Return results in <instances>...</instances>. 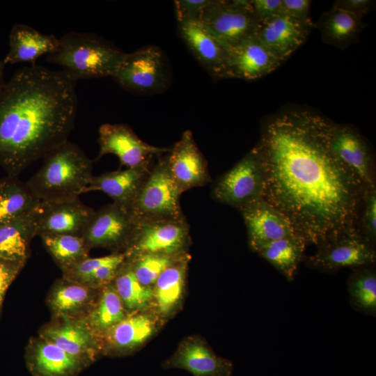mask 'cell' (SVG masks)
<instances>
[{
    "instance_id": "32",
    "label": "cell",
    "mask_w": 376,
    "mask_h": 376,
    "mask_svg": "<svg viewBox=\"0 0 376 376\" xmlns=\"http://www.w3.org/2000/svg\"><path fill=\"white\" fill-rule=\"evenodd\" d=\"M127 314L111 282L101 288L95 305L84 320L101 337L107 330L123 320Z\"/></svg>"
},
{
    "instance_id": "12",
    "label": "cell",
    "mask_w": 376,
    "mask_h": 376,
    "mask_svg": "<svg viewBox=\"0 0 376 376\" xmlns=\"http://www.w3.org/2000/svg\"><path fill=\"white\" fill-rule=\"evenodd\" d=\"M100 150L97 159L112 154L120 166L134 167L168 153L171 148L157 147L142 141L127 124L104 123L98 130Z\"/></svg>"
},
{
    "instance_id": "27",
    "label": "cell",
    "mask_w": 376,
    "mask_h": 376,
    "mask_svg": "<svg viewBox=\"0 0 376 376\" xmlns=\"http://www.w3.org/2000/svg\"><path fill=\"white\" fill-rule=\"evenodd\" d=\"M190 256L188 253L166 268L152 286L153 302L160 317L175 312L182 299Z\"/></svg>"
},
{
    "instance_id": "22",
    "label": "cell",
    "mask_w": 376,
    "mask_h": 376,
    "mask_svg": "<svg viewBox=\"0 0 376 376\" xmlns=\"http://www.w3.org/2000/svg\"><path fill=\"white\" fill-rule=\"evenodd\" d=\"M314 25L283 15L261 23L256 36L283 63L305 42Z\"/></svg>"
},
{
    "instance_id": "17",
    "label": "cell",
    "mask_w": 376,
    "mask_h": 376,
    "mask_svg": "<svg viewBox=\"0 0 376 376\" xmlns=\"http://www.w3.org/2000/svg\"><path fill=\"white\" fill-rule=\"evenodd\" d=\"M24 359L32 376H77L91 365L38 334L29 339Z\"/></svg>"
},
{
    "instance_id": "30",
    "label": "cell",
    "mask_w": 376,
    "mask_h": 376,
    "mask_svg": "<svg viewBox=\"0 0 376 376\" xmlns=\"http://www.w3.org/2000/svg\"><path fill=\"white\" fill-rule=\"evenodd\" d=\"M33 212L0 225V257L26 263L37 235Z\"/></svg>"
},
{
    "instance_id": "13",
    "label": "cell",
    "mask_w": 376,
    "mask_h": 376,
    "mask_svg": "<svg viewBox=\"0 0 376 376\" xmlns=\"http://www.w3.org/2000/svg\"><path fill=\"white\" fill-rule=\"evenodd\" d=\"M95 210L79 197L60 201H40L33 213L36 235L81 236Z\"/></svg>"
},
{
    "instance_id": "35",
    "label": "cell",
    "mask_w": 376,
    "mask_h": 376,
    "mask_svg": "<svg viewBox=\"0 0 376 376\" xmlns=\"http://www.w3.org/2000/svg\"><path fill=\"white\" fill-rule=\"evenodd\" d=\"M185 253H148L125 259L139 281L145 286L152 287L159 275Z\"/></svg>"
},
{
    "instance_id": "25",
    "label": "cell",
    "mask_w": 376,
    "mask_h": 376,
    "mask_svg": "<svg viewBox=\"0 0 376 376\" xmlns=\"http://www.w3.org/2000/svg\"><path fill=\"white\" fill-rule=\"evenodd\" d=\"M231 78L256 80L276 70L282 62L256 36L230 49Z\"/></svg>"
},
{
    "instance_id": "34",
    "label": "cell",
    "mask_w": 376,
    "mask_h": 376,
    "mask_svg": "<svg viewBox=\"0 0 376 376\" xmlns=\"http://www.w3.org/2000/svg\"><path fill=\"white\" fill-rule=\"evenodd\" d=\"M47 251L63 272L89 257V249L81 236L47 235L40 236Z\"/></svg>"
},
{
    "instance_id": "40",
    "label": "cell",
    "mask_w": 376,
    "mask_h": 376,
    "mask_svg": "<svg viewBox=\"0 0 376 376\" xmlns=\"http://www.w3.org/2000/svg\"><path fill=\"white\" fill-rule=\"evenodd\" d=\"M261 23L284 15L282 0H251Z\"/></svg>"
},
{
    "instance_id": "3",
    "label": "cell",
    "mask_w": 376,
    "mask_h": 376,
    "mask_svg": "<svg viewBox=\"0 0 376 376\" xmlns=\"http://www.w3.org/2000/svg\"><path fill=\"white\" fill-rule=\"evenodd\" d=\"M93 161L68 140L49 151L26 183L44 201L72 199L85 192L93 178Z\"/></svg>"
},
{
    "instance_id": "28",
    "label": "cell",
    "mask_w": 376,
    "mask_h": 376,
    "mask_svg": "<svg viewBox=\"0 0 376 376\" xmlns=\"http://www.w3.org/2000/svg\"><path fill=\"white\" fill-rule=\"evenodd\" d=\"M317 26L324 43L345 49L358 40L365 24L363 18L332 7L322 13Z\"/></svg>"
},
{
    "instance_id": "1",
    "label": "cell",
    "mask_w": 376,
    "mask_h": 376,
    "mask_svg": "<svg viewBox=\"0 0 376 376\" xmlns=\"http://www.w3.org/2000/svg\"><path fill=\"white\" fill-rule=\"evenodd\" d=\"M333 122L308 110L273 117L252 148L263 175L262 198L307 244L319 245L358 226L365 185L337 156Z\"/></svg>"
},
{
    "instance_id": "31",
    "label": "cell",
    "mask_w": 376,
    "mask_h": 376,
    "mask_svg": "<svg viewBox=\"0 0 376 376\" xmlns=\"http://www.w3.org/2000/svg\"><path fill=\"white\" fill-rule=\"evenodd\" d=\"M306 245L300 236L295 235L267 243L256 253L291 281L297 271Z\"/></svg>"
},
{
    "instance_id": "39",
    "label": "cell",
    "mask_w": 376,
    "mask_h": 376,
    "mask_svg": "<svg viewBox=\"0 0 376 376\" xmlns=\"http://www.w3.org/2000/svg\"><path fill=\"white\" fill-rule=\"evenodd\" d=\"M210 0H175L174 9L178 23L198 20Z\"/></svg>"
},
{
    "instance_id": "24",
    "label": "cell",
    "mask_w": 376,
    "mask_h": 376,
    "mask_svg": "<svg viewBox=\"0 0 376 376\" xmlns=\"http://www.w3.org/2000/svg\"><path fill=\"white\" fill-rule=\"evenodd\" d=\"M151 166L150 161L125 170L93 175L84 193L102 191L112 198L113 203L128 210L149 175Z\"/></svg>"
},
{
    "instance_id": "29",
    "label": "cell",
    "mask_w": 376,
    "mask_h": 376,
    "mask_svg": "<svg viewBox=\"0 0 376 376\" xmlns=\"http://www.w3.org/2000/svg\"><path fill=\"white\" fill-rule=\"evenodd\" d=\"M40 202L26 182L11 175L0 178V225L33 212Z\"/></svg>"
},
{
    "instance_id": "33",
    "label": "cell",
    "mask_w": 376,
    "mask_h": 376,
    "mask_svg": "<svg viewBox=\"0 0 376 376\" xmlns=\"http://www.w3.org/2000/svg\"><path fill=\"white\" fill-rule=\"evenodd\" d=\"M128 313L146 311L153 302L152 287L142 285L125 260L112 281Z\"/></svg>"
},
{
    "instance_id": "21",
    "label": "cell",
    "mask_w": 376,
    "mask_h": 376,
    "mask_svg": "<svg viewBox=\"0 0 376 376\" xmlns=\"http://www.w3.org/2000/svg\"><path fill=\"white\" fill-rule=\"evenodd\" d=\"M240 212L247 228L249 246L256 252L267 243L297 235L287 219L263 198Z\"/></svg>"
},
{
    "instance_id": "42",
    "label": "cell",
    "mask_w": 376,
    "mask_h": 376,
    "mask_svg": "<svg viewBox=\"0 0 376 376\" xmlns=\"http://www.w3.org/2000/svg\"><path fill=\"white\" fill-rule=\"evenodd\" d=\"M373 4L370 0H337L333 7L351 13L361 18L367 14Z\"/></svg>"
},
{
    "instance_id": "16",
    "label": "cell",
    "mask_w": 376,
    "mask_h": 376,
    "mask_svg": "<svg viewBox=\"0 0 376 376\" xmlns=\"http://www.w3.org/2000/svg\"><path fill=\"white\" fill-rule=\"evenodd\" d=\"M170 174L181 193L211 182L207 162L192 132L186 130L167 154Z\"/></svg>"
},
{
    "instance_id": "19",
    "label": "cell",
    "mask_w": 376,
    "mask_h": 376,
    "mask_svg": "<svg viewBox=\"0 0 376 376\" xmlns=\"http://www.w3.org/2000/svg\"><path fill=\"white\" fill-rule=\"evenodd\" d=\"M165 368H181L193 376H231L232 363L217 356L197 336L184 339L175 352L163 363Z\"/></svg>"
},
{
    "instance_id": "14",
    "label": "cell",
    "mask_w": 376,
    "mask_h": 376,
    "mask_svg": "<svg viewBox=\"0 0 376 376\" xmlns=\"http://www.w3.org/2000/svg\"><path fill=\"white\" fill-rule=\"evenodd\" d=\"M180 37L200 65L215 79L231 78L230 48L198 20L178 23Z\"/></svg>"
},
{
    "instance_id": "7",
    "label": "cell",
    "mask_w": 376,
    "mask_h": 376,
    "mask_svg": "<svg viewBox=\"0 0 376 376\" xmlns=\"http://www.w3.org/2000/svg\"><path fill=\"white\" fill-rule=\"evenodd\" d=\"M198 21L230 49L256 36L261 25L251 0H210Z\"/></svg>"
},
{
    "instance_id": "41",
    "label": "cell",
    "mask_w": 376,
    "mask_h": 376,
    "mask_svg": "<svg viewBox=\"0 0 376 376\" xmlns=\"http://www.w3.org/2000/svg\"><path fill=\"white\" fill-rule=\"evenodd\" d=\"M283 13L305 23H313L310 15L311 1L282 0Z\"/></svg>"
},
{
    "instance_id": "9",
    "label": "cell",
    "mask_w": 376,
    "mask_h": 376,
    "mask_svg": "<svg viewBox=\"0 0 376 376\" xmlns=\"http://www.w3.org/2000/svg\"><path fill=\"white\" fill-rule=\"evenodd\" d=\"M263 180L260 164L251 149L214 183L213 198L239 211L263 196Z\"/></svg>"
},
{
    "instance_id": "10",
    "label": "cell",
    "mask_w": 376,
    "mask_h": 376,
    "mask_svg": "<svg viewBox=\"0 0 376 376\" xmlns=\"http://www.w3.org/2000/svg\"><path fill=\"white\" fill-rule=\"evenodd\" d=\"M189 244L187 219L135 223L123 253L126 258L148 253L181 254L187 253Z\"/></svg>"
},
{
    "instance_id": "20",
    "label": "cell",
    "mask_w": 376,
    "mask_h": 376,
    "mask_svg": "<svg viewBox=\"0 0 376 376\" xmlns=\"http://www.w3.org/2000/svg\"><path fill=\"white\" fill-rule=\"evenodd\" d=\"M100 289L63 276L57 279L46 298L52 318L84 320L95 305Z\"/></svg>"
},
{
    "instance_id": "37",
    "label": "cell",
    "mask_w": 376,
    "mask_h": 376,
    "mask_svg": "<svg viewBox=\"0 0 376 376\" xmlns=\"http://www.w3.org/2000/svg\"><path fill=\"white\" fill-rule=\"evenodd\" d=\"M363 212L361 219V232L375 244L376 239V189L365 187L363 197Z\"/></svg>"
},
{
    "instance_id": "5",
    "label": "cell",
    "mask_w": 376,
    "mask_h": 376,
    "mask_svg": "<svg viewBox=\"0 0 376 376\" xmlns=\"http://www.w3.org/2000/svg\"><path fill=\"white\" fill-rule=\"evenodd\" d=\"M168 153L157 157L128 210L134 223L186 219L180 206L182 193L169 171Z\"/></svg>"
},
{
    "instance_id": "18",
    "label": "cell",
    "mask_w": 376,
    "mask_h": 376,
    "mask_svg": "<svg viewBox=\"0 0 376 376\" xmlns=\"http://www.w3.org/2000/svg\"><path fill=\"white\" fill-rule=\"evenodd\" d=\"M157 328V320L146 311L128 313L101 336L102 356L132 354L146 343Z\"/></svg>"
},
{
    "instance_id": "11",
    "label": "cell",
    "mask_w": 376,
    "mask_h": 376,
    "mask_svg": "<svg viewBox=\"0 0 376 376\" xmlns=\"http://www.w3.org/2000/svg\"><path fill=\"white\" fill-rule=\"evenodd\" d=\"M134 225L128 210L112 203L94 211L81 237L89 250L104 248L123 253Z\"/></svg>"
},
{
    "instance_id": "8",
    "label": "cell",
    "mask_w": 376,
    "mask_h": 376,
    "mask_svg": "<svg viewBox=\"0 0 376 376\" xmlns=\"http://www.w3.org/2000/svg\"><path fill=\"white\" fill-rule=\"evenodd\" d=\"M373 244L354 226L318 245L317 251L308 260L311 265L327 270L364 267L375 262Z\"/></svg>"
},
{
    "instance_id": "15",
    "label": "cell",
    "mask_w": 376,
    "mask_h": 376,
    "mask_svg": "<svg viewBox=\"0 0 376 376\" xmlns=\"http://www.w3.org/2000/svg\"><path fill=\"white\" fill-rule=\"evenodd\" d=\"M38 335L91 365L102 356L101 337L84 320L52 318L40 329Z\"/></svg>"
},
{
    "instance_id": "2",
    "label": "cell",
    "mask_w": 376,
    "mask_h": 376,
    "mask_svg": "<svg viewBox=\"0 0 376 376\" xmlns=\"http://www.w3.org/2000/svg\"><path fill=\"white\" fill-rule=\"evenodd\" d=\"M76 81L62 70H17L0 93V166L17 177L68 141L77 112Z\"/></svg>"
},
{
    "instance_id": "38",
    "label": "cell",
    "mask_w": 376,
    "mask_h": 376,
    "mask_svg": "<svg viewBox=\"0 0 376 376\" xmlns=\"http://www.w3.org/2000/svg\"><path fill=\"white\" fill-rule=\"evenodd\" d=\"M25 264L0 257V316L6 293Z\"/></svg>"
},
{
    "instance_id": "36",
    "label": "cell",
    "mask_w": 376,
    "mask_h": 376,
    "mask_svg": "<svg viewBox=\"0 0 376 376\" xmlns=\"http://www.w3.org/2000/svg\"><path fill=\"white\" fill-rule=\"evenodd\" d=\"M348 290L353 304L368 313L376 311V274L372 269L353 273L348 281Z\"/></svg>"
},
{
    "instance_id": "23",
    "label": "cell",
    "mask_w": 376,
    "mask_h": 376,
    "mask_svg": "<svg viewBox=\"0 0 376 376\" xmlns=\"http://www.w3.org/2000/svg\"><path fill=\"white\" fill-rule=\"evenodd\" d=\"M331 143L337 156L358 175L366 187H375L371 154L358 132L350 126L333 123Z\"/></svg>"
},
{
    "instance_id": "4",
    "label": "cell",
    "mask_w": 376,
    "mask_h": 376,
    "mask_svg": "<svg viewBox=\"0 0 376 376\" xmlns=\"http://www.w3.org/2000/svg\"><path fill=\"white\" fill-rule=\"evenodd\" d=\"M125 52L104 38L86 32H68L59 38L57 49L47 61L59 65L75 81L111 77Z\"/></svg>"
},
{
    "instance_id": "43",
    "label": "cell",
    "mask_w": 376,
    "mask_h": 376,
    "mask_svg": "<svg viewBox=\"0 0 376 376\" xmlns=\"http://www.w3.org/2000/svg\"><path fill=\"white\" fill-rule=\"evenodd\" d=\"M6 63L3 62V60H0V93L2 91L5 84L6 81L4 80V69H5Z\"/></svg>"
},
{
    "instance_id": "26",
    "label": "cell",
    "mask_w": 376,
    "mask_h": 376,
    "mask_svg": "<svg viewBox=\"0 0 376 376\" xmlns=\"http://www.w3.org/2000/svg\"><path fill=\"white\" fill-rule=\"evenodd\" d=\"M59 45V38L45 34L23 24H15L9 34V50L3 62L6 64L28 62L36 65L44 54L54 52Z\"/></svg>"
},
{
    "instance_id": "6",
    "label": "cell",
    "mask_w": 376,
    "mask_h": 376,
    "mask_svg": "<svg viewBox=\"0 0 376 376\" xmlns=\"http://www.w3.org/2000/svg\"><path fill=\"white\" fill-rule=\"evenodd\" d=\"M111 77L124 89L137 94H153L164 91L171 82L167 59L155 45L125 53Z\"/></svg>"
}]
</instances>
